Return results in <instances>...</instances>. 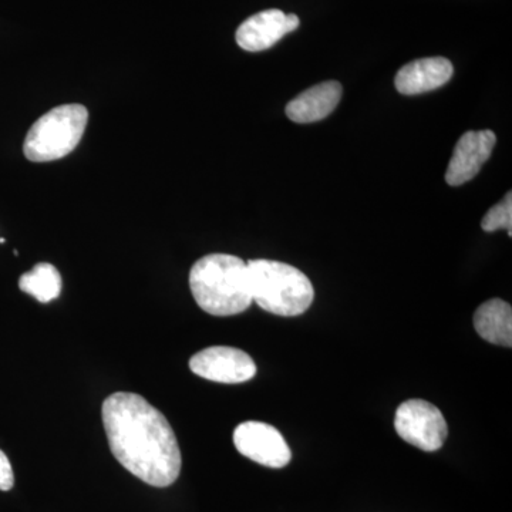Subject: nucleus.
<instances>
[{
  "instance_id": "7ed1b4c3",
  "label": "nucleus",
  "mask_w": 512,
  "mask_h": 512,
  "mask_svg": "<svg viewBox=\"0 0 512 512\" xmlns=\"http://www.w3.org/2000/svg\"><path fill=\"white\" fill-rule=\"evenodd\" d=\"M252 302L274 315L299 316L311 308L315 289L311 279L284 262L254 259L247 262Z\"/></svg>"
},
{
  "instance_id": "9d476101",
  "label": "nucleus",
  "mask_w": 512,
  "mask_h": 512,
  "mask_svg": "<svg viewBox=\"0 0 512 512\" xmlns=\"http://www.w3.org/2000/svg\"><path fill=\"white\" fill-rule=\"evenodd\" d=\"M454 67L446 57H426L406 64L396 74L394 84L404 96H416L439 89L450 82Z\"/></svg>"
},
{
  "instance_id": "2eb2a0df",
  "label": "nucleus",
  "mask_w": 512,
  "mask_h": 512,
  "mask_svg": "<svg viewBox=\"0 0 512 512\" xmlns=\"http://www.w3.org/2000/svg\"><path fill=\"white\" fill-rule=\"evenodd\" d=\"M15 485V474L8 456L0 450V491H10Z\"/></svg>"
},
{
  "instance_id": "6e6552de",
  "label": "nucleus",
  "mask_w": 512,
  "mask_h": 512,
  "mask_svg": "<svg viewBox=\"0 0 512 512\" xmlns=\"http://www.w3.org/2000/svg\"><path fill=\"white\" fill-rule=\"evenodd\" d=\"M497 137L491 130L467 131L460 137L446 173V183L458 187L473 180L493 153Z\"/></svg>"
},
{
  "instance_id": "4468645a",
  "label": "nucleus",
  "mask_w": 512,
  "mask_h": 512,
  "mask_svg": "<svg viewBox=\"0 0 512 512\" xmlns=\"http://www.w3.org/2000/svg\"><path fill=\"white\" fill-rule=\"evenodd\" d=\"M481 228L485 232H494L498 229H505L508 235H512V194L508 192L504 200L494 205L481 221Z\"/></svg>"
},
{
  "instance_id": "423d86ee",
  "label": "nucleus",
  "mask_w": 512,
  "mask_h": 512,
  "mask_svg": "<svg viewBox=\"0 0 512 512\" xmlns=\"http://www.w3.org/2000/svg\"><path fill=\"white\" fill-rule=\"evenodd\" d=\"M235 447L242 456L269 468L291 463L292 451L279 430L262 421H245L234 430Z\"/></svg>"
},
{
  "instance_id": "f257e3e1",
  "label": "nucleus",
  "mask_w": 512,
  "mask_h": 512,
  "mask_svg": "<svg viewBox=\"0 0 512 512\" xmlns=\"http://www.w3.org/2000/svg\"><path fill=\"white\" fill-rule=\"evenodd\" d=\"M114 458L133 476L157 488L180 477L183 458L173 427L163 413L136 393L111 394L101 407Z\"/></svg>"
},
{
  "instance_id": "0eeeda50",
  "label": "nucleus",
  "mask_w": 512,
  "mask_h": 512,
  "mask_svg": "<svg viewBox=\"0 0 512 512\" xmlns=\"http://www.w3.org/2000/svg\"><path fill=\"white\" fill-rule=\"evenodd\" d=\"M190 369L202 379L225 384L245 383L256 375L254 359L244 350L228 346H212L195 353Z\"/></svg>"
},
{
  "instance_id": "ddd939ff",
  "label": "nucleus",
  "mask_w": 512,
  "mask_h": 512,
  "mask_svg": "<svg viewBox=\"0 0 512 512\" xmlns=\"http://www.w3.org/2000/svg\"><path fill=\"white\" fill-rule=\"evenodd\" d=\"M20 291L33 296L40 303H49L62 293V276L55 266L42 262L19 279Z\"/></svg>"
},
{
  "instance_id": "20e7f679",
  "label": "nucleus",
  "mask_w": 512,
  "mask_h": 512,
  "mask_svg": "<svg viewBox=\"0 0 512 512\" xmlns=\"http://www.w3.org/2000/svg\"><path fill=\"white\" fill-rule=\"evenodd\" d=\"M89 111L82 104H64L47 111L30 127L23 153L33 163L69 156L82 140Z\"/></svg>"
},
{
  "instance_id": "39448f33",
  "label": "nucleus",
  "mask_w": 512,
  "mask_h": 512,
  "mask_svg": "<svg viewBox=\"0 0 512 512\" xmlns=\"http://www.w3.org/2000/svg\"><path fill=\"white\" fill-rule=\"evenodd\" d=\"M394 427L404 441L427 453L440 450L448 436L443 413L426 400L412 399L400 404Z\"/></svg>"
},
{
  "instance_id": "f03ea898",
  "label": "nucleus",
  "mask_w": 512,
  "mask_h": 512,
  "mask_svg": "<svg viewBox=\"0 0 512 512\" xmlns=\"http://www.w3.org/2000/svg\"><path fill=\"white\" fill-rule=\"evenodd\" d=\"M190 289L197 305L212 316L238 315L252 303L247 262L234 255L198 259L191 268Z\"/></svg>"
},
{
  "instance_id": "1a4fd4ad",
  "label": "nucleus",
  "mask_w": 512,
  "mask_h": 512,
  "mask_svg": "<svg viewBox=\"0 0 512 512\" xmlns=\"http://www.w3.org/2000/svg\"><path fill=\"white\" fill-rule=\"evenodd\" d=\"M299 25L301 20L296 15H285L279 9L262 10L239 26L235 39L238 46L247 52H264L298 29Z\"/></svg>"
},
{
  "instance_id": "9b49d317",
  "label": "nucleus",
  "mask_w": 512,
  "mask_h": 512,
  "mask_svg": "<svg viewBox=\"0 0 512 512\" xmlns=\"http://www.w3.org/2000/svg\"><path fill=\"white\" fill-rule=\"evenodd\" d=\"M342 93V84L335 80L316 84L289 101L286 116L299 124L316 123L326 119L338 107Z\"/></svg>"
},
{
  "instance_id": "f8f14e48",
  "label": "nucleus",
  "mask_w": 512,
  "mask_h": 512,
  "mask_svg": "<svg viewBox=\"0 0 512 512\" xmlns=\"http://www.w3.org/2000/svg\"><path fill=\"white\" fill-rule=\"evenodd\" d=\"M474 326L478 335L493 345L511 348L512 309L503 299H491L474 313Z\"/></svg>"
}]
</instances>
